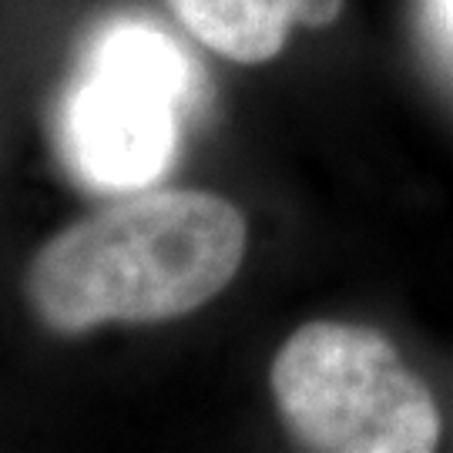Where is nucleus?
Wrapping results in <instances>:
<instances>
[{
  "mask_svg": "<svg viewBox=\"0 0 453 453\" xmlns=\"http://www.w3.org/2000/svg\"><path fill=\"white\" fill-rule=\"evenodd\" d=\"M434 4H437V14L447 24V31H453V0H434Z\"/></svg>",
  "mask_w": 453,
  "mask_h": 453,
  "instance_id": "obj_6",
  "label": "nucleus"
},
{
  "mask_svg": "<svg viewBox=\"0 0 453 453\" xmlns=\"http://www.w3.org/2000/svg\"><path fill=\"white\" fill-rule=\"evenodd\" d=\"M340 11V0H296V20L306 24H326Z\"/></svg>",
  "mask_w": 453,
  "mask_h": 453,
  "instance_id": "obj_5",
  "label": "nucleus"
},
{
  "mask_svg": "<svg viewBox=\"0 0 453 453\" xmlns=\"http://www.w3.org/2000/svg\"><path fill=\"white\" fill-rule=\"evenodd\" d=\"M202 44L239 65L275 58L296 20V0H168Z\"/></svg>",
  "mask_w": 453,
  "mask_h": 453,
  "instance_id": "obj_4",
  "label": "nucleus"
},
{
  "mask_svg": "<svg viewBox=\"0 0 453 453\" xmlns=\"http://www.w3.org/2000/svg\"><path fill=\"white\" fill-rule=\"evenodd\" d=\"M282 423L306 450L426 453L440 443V406L387 336L353 323H306L269 370Z\"/></svg>",
  "mask_w": 453,
  "mask_h": 453,
  "instance_id": "obj_3",
  "label": "nucleus"
},
{
  "mask_svg": "<svg viewBox=\"0 0 453 453\" xmlns=\"http://www.w3.org/2000/svg\"><path fill=\"white\" fill-rule=\"evenodd\" d=\"M198 95V67L172 34L145 17H108L54 104V148L91 192H145L168 175Z\"/></svg>",
  "mask_w": 453,
  "mask_h": 453,
  "instance_id": "obj_2",
  "label": "nucleus"
},
{
  "mask_svg": "<svg viewBox=\"0 0 453 453\" xmlns=\"http://www.w3.org/2000/svg\"><path fill=\"white\" fill-rule=\"evenodd\" d=\"M245 215L211 192H131L58 232L34 256L24 289L50 333L188 316L235 279Z\"/></svg>",
  "mask_w": 453,
  "mask_h": 453,
  "instance_id": "obj_1",
  "label": "nucleus"
}]
</instances>
